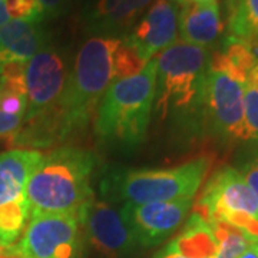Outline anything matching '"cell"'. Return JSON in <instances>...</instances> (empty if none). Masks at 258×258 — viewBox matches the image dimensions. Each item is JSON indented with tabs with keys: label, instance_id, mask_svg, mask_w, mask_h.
Masks as SVG:
<instances>
[{
	"label": "cell",
	"instance_id": "obj_1",
	"mask_svg": "<svg viewBox=\"0 0 258 258\" xmlns=\"http://www.w3.org/2000/svg\"><path fill=\"white\" fill-rule=\"evenodd\" d=\"M144 63L115 36H93L79 49L55 112L59 141L82 131L112 83L138 74Z\"/></svg>",
	"mask_w": 258,
	"mask_h": 258
},
{
	"label": "cell",
	"instance_id": "obj_2",
	"mask_svg": "<svg viewBox=\"0 0 258 258\" xmlns=\"http://www.w3.org/2000/svg\"><path fill=\"white\" fill-rule=\"evenodd\" d=\"M96 157L78 147H60L43 155L26 184L30 214L78 215L93 200L91 178Z\"/></svg>",
	"mask_w": 258,
	"mask_h": 258
},
{
	"label": "cell",
	"instance_id": "obj_3",
	"mask_svg": "<svg viewBox=\"0 0 258 258\" xmlns=\"http://www.w3.org/2000/svg\"><path fill=\"white\" fill-rule=\"evenodd\" d=\"M157 85V60L152 57L138 74L113 82L96 108L95 131L103 141L137 147L147 137Z\"/></svg>",
	"mask_w": 258,
	"mask_h": 258
},
{
	"label": "cell",
	"instance_id": "obj_4",
	"mask_svg": "<svg viewBox=\"0 0 258 258\" xmlns=\"http://www.w3.org/2000/svg\"><path fill=\"white\" fill-rule=\"evenodd\" d=\"M208 49L175 42L157 56L154 109L159 119L203 105L204 83L210 68Z\"/></svg>",
	"mask_w": 258,
	"mask_h": 258
},
{
	"label": "cell",
	"instance_id": "obj_5",
	"mask_svg": "<svg viewBox=\"0 0 258 258\" xmlns=\"http://www.w3.org/2000/svg\"><path fill=\"white\" fill-rule=\"evenodd\" d=\"M210 166V158L200 157L174 168L118 171L103 181L102 192L113 201L131 204L194 200Z\"/></svg>",
	"mask_w": 258,
	"mask_h": 258
},
{
	"label": "cell",
	"instance_id": "obj_6",
	"mask_svg": "<svg viewBox=\"0 0 258 258\" xmlns=\"http://www.w3.org/2000/svg\"><path fill=\"white\" fill-rule=\"evenodd\" d=\"M197 214L205 221H221L258 241V204L244 176L225 166L210 178L197 203Z\"/></svg>",
	"mask_w": 258,
	"mask_h": 258
},
{
	"label": "cell",
	"instance_id": "obj_7",
	"mask_svg": "<svg viewBox=\"0 0 258 258\" xmlns=\"http://www.w3.org/2000/svg\"><path fill=\"white\" fill-rule=\"evenodd\" d=\"M83 231L78 215L30 214L22 238L0 258H81Z\"/></svg>",
	"mask_w": 258,
	"mask_h": 258
},
{
	"label": "cell",
	"instance_id": "obj_8",
	"mask_svg": "<svg viewBox=\"0 0 258 258\" xmlns=\"http://www.w3.org/2000/svg\"><path fill=\"white\" fill-rule=\"evenodd\" d=\"M66 66L55 47L45 45L25 66L28 112L25 123L55 113L66 85Z\"/></svg>",
	"mask_w": 258,
	"mask_h": 258
},
{
	"label": "cell",
	"instance_id": "obj_9",
	"mask_svg": "<svg viewBox=\"0 0 258 258\" xmlns=\"http://www.w3.org/2000/svg\"><path fill=\"white\" fill-rule=\"evenodd\" d=\"M245 83L208 68L204 83L203 106L212 128L224 137L244 141Z\"/></svg>",
	"mask_w": 258,
	"mask_h": 258
},
{
	"label": "cell",
	"instance_id": "obj_10",
	"mask_svg": "<svg viewBox=\"0 0 258 258\" xmlns=\"http://www.w3.org/2000/svg\"><path fill=\"white\" fill-rule=\"evenodd\" d=\"M192 208V198L159 203H125L120 215L138 245L152 247L172 235Z\"/></svg>",
	"mask_w": 258,
	"mask_h": 258
},
{
	"label": "cell",
	"instance_id": "obj_11",
	"mask_svg": "<svg viewBox=\"0 0 258 258\" xmlns=\"http://www.w3.org/2000/svg\"><path fill=\"white\" fill-rule=\"evenodd\" d=\"M79 221L85 237L103 257L128 258L138 247L120 211L105 201L93 198L79 214Z\"/></svg>",
	"mask_w": 258,
	"mask_h": 258
},
{
	"label": "cell",
	"instance_id": "obj_12",
	"mask_svg": "<svg viewBox=\"0 0 258 258\" xmlns=\"http://www.w3.org/2000/svg\"><path fill=\"white\" fill-rule=\"evenodd\" d=\"M178 37V13L172 0H155L145 16L134 26L123 43L147 63L157 53L175 43Z\"/></svg>",
	"mask_w": 258,
	"mask_h": 258
},
{
	"label": "cell",
	"instance_id": "obj_13",
	"mask_svg": "<svg viewBox=\"0 0 258 258\" xmlns=\"http://www.w3.org/2000/svg\"><path fill=\"white\" fill-rule=\"evenodd\" d=\"M179 35L185 43L194 46H214L222 35L221 12L218 2L184 3L178 16Z\"/></svg>",
	"mask_w": 258,
	"mask_h": 258
},
{
	"label": "cell",
	"instance_id": "obj_14",
	"mask_svg": "<svg viewBox=\"0 0 258 258\" xmlns=\"http://www.w3.org/2000/svg\"><path fill=\"white\" fill-rule=\"evenodd\" d=\"M47 43L40 23L10 20L0 28V74L12 63H28Z\"/></svg>",
	"mask_w": 258,
	"mask_h": 258
},
{
	"label": "cell",
	"instance_id": "obj_15",
	"mask_svg": "<svg viewBox=\"0 0 258 258\" xmlns=\"http://www.w3.org/2000/svg\"><path fill=\"white\" fill-rule=\"evenodd\" d=\"M43 157L35 149H10L0 154V207L25 198L26 184Z\"/></svg>",
	"mask_w": 258,
	"mask_h": 258
},
{
	"label": "cell",
	"instance_id": "obj_16",
	"mask_svg": "<svg viewBox=\"0 0 258 258\" xmlns=\"http://www.w3.org/2000/svg\"><path fill=\"white\" fill-rule=\"evenodd\" d=\"M166 248L186 258H214L220 248V241L211 224L194 212L182 231L171 241Z\"/></svg>",
	"mask_w": 258,
	"mask_h": 258
},
{
	"label": "cell",
	"instance_id": "obj_17",
	"mask_svg": "<svg viewBox=\"0 0 258 258\" xmlns=\"http://www.w3.org/2000/svg\"><path fill=\"white\" fill-rule=\"evenodd\" d=\"M257 62L258 49L242 40L227 36L221 49L210 57V69L230 75L241 82H247L248 74Z\"/></svg>",
	"mask_w": 258,
	"mask_h": 258
},
{
	"label": "cell",
	"instance_id": "obj_18",
	"mask_svg": "<svg viewBox=\"0 0 258 258\" xmlns=\"http://www.w3.org/2000/svg\"><path fill=\"white\" fill-rule=\"evenodd\" d=\"M152 2L154 0H119L106 15L89 25L95 30L109 35L128 32Z\"/></svg>",
	"mask_w": 258,
	"mask_h": 258
},
{
	"label": "cell",
	"instance_id": "obj_19",
	"mask_svg": "<svg viewBox=\"0 0 258 258\" xmlns=\"http://www.w3.org/2000/svg\"><path fill=\"white\" fill-rule=\"evenodd\" d=\"M228 36L258 49V0H240L228 12Z\"/></svg>",
	"mask_w": 258,
	"mask_h": 258
},
{
	"label": "cell",
	"instance_id": "obj_20",
	"mask_svg": "<svg viewBox=\"0 0 258 258\" xmlns=\"http://www.w3.org/2000/svg\"><path fill=\"white\" fill-rule=\"evenodd\" d=\"M30 217L26 197L0 207V248L16 244Z\"/></svg>",
	"mask_w": 258,
	"mask_h": 258
},
{
	"label": "cell",
	"instance_id": "obj_21",
	"mask_svg": "<svg viewBox=\"0 0 258 258\" xmlns=\"http://www.w3.org/2000/svg\"><path fill=\"white\" fill-rule=\"evenodd\" d=\"M210 224L220 241V248L214 258H238L252 242L245 237L244 232L227 222L211 221Z\"/></svg>",
	"mask_w": 258,
	"mask_h": 258
},
{
	"label": "cell",
	"instance_id": "obj_22",
	"mask_svg": "<svg viewBox=\"0 0 258 258\" xmlns=\"http://www.w3.org/2000/svg\"><path fill=\"white\" fill-rule=\"evenodd\" d=\"M244 141L258 142V88L249 82L244 89Z\"/></svg>",
	"mask_w": 258,
	"mask_h": 258
},
{
	"label": "cell",
	"instance_id": "obj_23",
	"mask_svg": "<svg viewBox=\"0 0 258 258\" xmlns=\"http://www.w3.org/2000/svg\"><path fill=\"white\" fill-rule=\"evenodd\" d=\"M23 123H25L23 118L12 116L0 109V139L9 138L10 141H13V138L19 134V131L22 129Z\"/></svg>",
	"mask_w": 258,
	"mask_h": 258
},
{
	"label": "cell",
	"instance_id": "obj_24",
	"mask_svg": "<svg viewBox=\"0 0 258 258\" xmlns=\"http://www.w3.org/2000/svg\"><path fill=\"white\" fill-rule=\"evenodd\" d=\"M241 175L244 176L245 182L249 186L251 192L254 194L258 204V158L252 159L251 162H248L247 165L244 166Z\"/></svg>",
	"mask_w": 258,
	"mask_h": 258
},
{
	"label": "cell",
	"instance_id": "obj_25",
	"mask_svg": "<svg viewBox=\"0 0 258 258\" xmlns=\"http://www.w3.org/2000/svg\"><path fill=\"white\" fill-rule=\"evenodd\" d=\"M43 9V13H45V18H56L59 16L62 12L66 8L68 2L69 0H37Z\"/></svg>",
	"mask_w": 258,
	"mask_h": 258
},
{
	"label": "cell",
	"instance_id": "obj_26",
	"mask_svg": "<svg viewBox=\"0 0 258 258\" xmlns=\"http://www.w3.org/2000/svg\"><path fill=\"white\" fill-rule=\"evenodd\" d=\"M10 20L12 18L8 12V0H0V28L5 26Z\"/></svg>",
	"mask_w": 258,
	"mask_h": 258
},
{
	"label": "cell",
	"instance_id": "obj_27",
	"mask_svg": "<svg viewBox=\"0 0 258 258\" xmlns=\"http://www.w3.org/2000/svg\"><path fill=\"white\" fill-rule=\"evenodd\" d=\"M238 258H258V241L251 242Z\"/></svg>",
	"mask_w": 258,
	"mask_h": 258
},
{
	"label": "cell",
	"instance_id": "obj_28",
	"mask_svg": "<svg viewBox=\"0 0 258 258\" xmlns=\"http://www.w3.org/2000/svg\"><path fill=\"white\" fill-rule=\"evenodd\" d=\"M152 258H186V257H182V255H179V254H176V252H174V251H171V249H168L166 247H164L161 251H158L157 254H155Z\"/></svg>",
	"mask_w": 258,
	"mask_h": 258
},
{
	"label": "cell",
	"instance_id": "obj_29",
	"mask_svg": "<svg viewBox=\"0 0 258 258\" xmlns=\"http://www.w3.org/2000/svg\"><path fill=\"white\" fill-rule=\"evenodd\" d=\"M247 82L252 83L254 86H257L258 88V62L255 63V66L251 69V72L248 74V79H247Z\"/></svg>",
	"mask_w": 258,
	"mask_h": 258
},
{
	"label": "cell",
	"instance_id": "obj_30",
	"mask_svg": "<svg viewBox=\"0 0 258 258\" xmlns=\"http://www.w3.org/2000/svg\"><path fill=\"white\" fill-rule=\"evenodd\" d=\"M176 3H179V5H184V3H211V2H218V0H174Z\"/></svg>",
	"mask_w": 258,
	"mask_h": 258
},
{
	"label": "cell",
	"instance_id": "obj_31",
	"mask_svg": "<svg viewBox=\"0 0 258 258\" xmlns=\"http://www.w3.org/2000/svg\"><path fill=\"white\" fill-rule=\"evenodd\" d=\"M238 2H240V0H227V9H228V12H231V10L234 9V8L237 6Z\"/></svg>",
	"mask_w": 258,
	"mask_h": 258
}]
</instances>
